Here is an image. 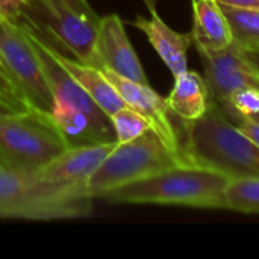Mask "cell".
Returning a JSON list of instances; mask_svg holds the SVG:
<instances>
[{
	"label": "cell",
	"instance_id": "d6986e66",
	"mask_svg": "<svg viewBox=\"0 0 259 259\" xmlns=\"http://www.w3.org/2000/svg\"><path fill=\"white\" fill-rule=\"evenodd\" d=\"M109 118L115 132V140L120 144L134 141L135 138H138L147 129L152 127L150 121L144 115H141L140 112H137L129 106L118 109Z\"/></svg>",
	"mask_w": 259,
	"mask_h": 259
},
{
	"label": "cell",
	"instance_id": "cb8c5ba5",
	"mask_svg": "<svg viewBox=\"0 0 259 259\" xmlns=\"http://www.w3.org/2000/svg\"><path fill=\"white\" fill-rule=\"evenodd\" d=\"M53 3H58L70 11H74L90 20H100V17L96 14V11L91 8L90 2L88 0H50Z\"/></svg>",
	"mask_w": 259,
	"mask_h": 259
},
{
	"label": "cell",
	"instance_id": "30bf717a",
	"mask_svg": "<svg viewBox=\"0 0 259 259\" xmlns=\"http://www.w3.org/2000/svg\"><path fill=\"white\" fill-rule=\"evenodd\" d=\"M199 58L203 64V77L208 83L211 100L215 103L225 105L238 90L259 88V73L237 44L232 42L219 52H199Z\"/></svg>",
	"mask_w": 259,
	"mask_h": 259
},
{
	"label": "cell",
	"instance_id": "44dd1931",
	"mask_svg": "<svg viewBox=\"0 0 259 259\" xmlns=\"http://www.w3.org/2000/svg\"><path fill=\"white\" fill-rule=\"evenodd\" d=\"M222 108V106H220ZM223 112H225V115L243 132V134H246L256 146L259 147V123L258 121H255V120H252V118H247V117H243V115H240V114H237V112H234V111H231V109H223Z\"/></svg>",
	"mask_w": 259,
	"mask_h": 259
},
{
	"label": "cell",
	"instance_id": "9a60e30c",
	"mask_svg": "<svg viewBox=\"0 0 259 259\" xmlns=\"http://www.w3.org/2000/svg\"><path fill=\"white\" fill-rule=\"evenodd\" d=\"M52 46V44H50ZM53 55L58 59V62L70 73V76L90 94V97L103 109V112L111 117L118 109L127 106L123 97L118 94L115 87L108 80V77L103 74L100 68L85 65L76 59H71L61 53L58 49L52 46Z\"/></svg>",
	"mask_w": 259,
	"mask_h": 259
},
{
	"label": "cell",
	"instance_id": "e0dca14e",
	"mask_svg": "<svg viewBox=\"0 0 259 259\" xmlns=\"http://www.w3.org/2000/svg\"><path fill=\"white\" fill-rule=\"evenodd\" d=\"M232 32V42L240 49L259 47V9L220 3Z\"/></svg>",
	"mask_w": 259,
	"mask_h": 259
},
{
	"label": "cell",
	"instance_id": "5bb4252c",
	"mask_svg": "<svg viewBox=\"0 0 259 259\" xmlns=\"http://www.w3.org/2000/svg\"><path fill=\"white\" fill-rule=\"evenodd\" d=\"M193 44L197 52H219L232 44V32L219 0H191Z\"/></svg>",
	"mask_w": 259,
	"mask_h": 259
},
{
	"label": "cell",
	"instance_id": "4316f807",
	"mask_svg": "<svg viewBox=\"0 0 259 259\" xmlns=\"http://www.w3.org/2000/svg\"><path fill=\"white\" fill-rule=\"evenodd\" d=\"M243 52H244L246 58L249 59V62L252 64V67L259 73V47H256V49H247V50H243Z\"/></svg>",
	"mask_w": 259,
	"mask_h": 259
},
{
	"label": "cell",
	"instance_id": "f1b7e54d",
	"mask_svg": "<svg viewBox=\"0 0 259 259\" xmlns=\"http://www.w3.org/2000/svg\"><path fill=\"white\" fill-rule=\"evenodd\" d=\"M0 70H2V71H5V68H3V64H2V61H0ZM5 73H6V71H5ZM6 74H8V73H6Z\"/></svg>",
	"mask_w": 259,
	"mask_h": 259
},
{
	"label": "cell",
	"instance_id": "8fae6325",
	"mask_svg": "<svg viewBox=\"0 0 259 259\" xmlns=\"http://www.w3.org/2000/svg\"><path fill=\"white\" fill-rule=\"evenodd\" d=\"M102 71L108 77V80L115 87V90L123 97L126 105L140 112L141 115H144L150 121L152 129L161 137V140L173 152L185 158L182 149V138L171 120L173 112L168 108L167 99L161 97L149 83H138L129 80L106 68H102Z\"/></svg>",
	"mask_w": 259,
	"mask_h": 259
},
{
	"label": "cell",
	"instance_id": "5b68a950",
	"mask_svg": "<svg viewBox=\"0 0 259 259\" xmlns=\"http://www.w3.org/2000/svg\"><path fill=\"white\" fill-rule=\"evenodd\" d=\"M184 164H188L185 158L173 152L150 127L134 141L117 143L90 176L85 193L90 199H100L111 190Z\"/></svg>",
	"mask_w": 259,
	"mask_h": 259
},
{
	"label": "cell",
	"instance_id": "3957f363",
	"mask_svg": "<svg viewBox=\"0 0 259 259\" xmlns=\"http://www.w3.org/2000/svg\"><path fill=\"white\" fill-rule=\"evenodd\" d=\"M231 178L223 173L184 164L111 190L100 199L111 203L226 209L225 190Z\"/></svg>",
	"mask_w": 259,
	"mask_h": 259
},
{
	"label": "cell",
	"instance_id": "9c48e42d",
	"mask_svg": "<svg viewBox=\"0 0 259 259\" xmlns=\"http://www.w3.org/2000/svg\"><path fill=\"white\" fill-rule=\"evenodd\" d=\"M115 146L117 141L70 147L29 178L42 187L71 190L87 196L85 187L90 176L99 168Z\"/></svg>",
	"mask_w": 259,
	"mask_h": 259
},
{
	"label": "cell",
	"instance_id": "ba28073f",
	"mask_svg": "<svg viewBox=\"0 0 259 259\" xmlns=\"http://www.w3.org/2000/svg\"><path fill=\"white\" fill-rule=\"evenodd\" d=\"M0 61L17 85L27 108L50 112L53 96L38 53L29 41L23 23L0 20Z\"/></svg>",
	"mask_w": 259,
	"mask_h": 259
},
{
	"label": "cell",
	"instance_id": "7a4b0ae2",
	"mask_svg": "<svg viewBox=\"0 0 259 259\" xmlns=\"http://www.w3.org/2000/svg\"><path fill=\"white\" fill-rule=\"evenodd\" d=\"M184 155L188 164L215 170L231 179L259 178V147L211 100L194 121H184Z\"/></svg>",
	"mask_w": 259,
	"mask_h": 259
},
{
	"label": "cell",
	"instance_id": "277c9868",
	"mask_svg": "<svg viewBox=\"0 0 259 259\" xmlns=\"http://www.w3.org/2000/svg\"><path fill=\"white\" fill-rule=\"evenodd\" d=\"M68 147L53 115L27 108L0 112V170L32 176Z\"/></svg>",
	"mask_w": 259,
	"mask_h": 259
},
{
	"label": "cell",
	"instance_id": "83f0119b",
	"mask_svg": "<svg viewBox=\"0 0 259 259\" xmlns=\"http://www.w3.org/2000/svg\"><path fill=\"white\" fill-rule=\"evenodd\" d=\"M247 118H252V120H255V121H258L259 123V114H256V115H252V117H247Z\"/></svg>",
	"mask_w": 259,
	"mask_h": 259
},
{
	"label": "cell",
	"instance_id": "52a82bcc",
	"mask_svg": "<svg viewBox=\"0 0 259 259\" xmlns=\"http://www.w3.org/2000/svg\"><path fill=\"white\" fill-rule=\"evenodd\" d=\"M23 21L59 52L64 49L73 53L76 61L96 67L94 47L99 20H90L50 0H26Z\"/></svg>",
	"mask_w": 259,
	"mask_h": 259
},
{
	"label": "cell",
	"instance_id": "603a6c76",
	"mask_svg": "<svg viewBox=\"0 0 259 259\" xmlns=\"http://www.w3.org/2000/svg\"><path fill=\"white\" fill-rule=\"evenodd\" d=\"M0 96L11 100V102H14V103H17V105H20V106L27 108V105L24 103L17 85L14 83V80L2 70H0Z\"/></svg>",
	"mask_w": 259,
	"mask_h": 259
},
{
	"label": "cell",
	"instance_id": "ffe728a7",
	"mask_svg": "<svg viewBox=\"0 0 259 259\" xmlns=\"http://www.w3.org/2000/svg\"><path fill=\"white\" fill-rule=\"evenodd\" d=\"M222 109H231L243 117H252L259 114V88L249 87L235 91Z\"/></svg>",
	"mask_w": 259,
	"mask_h": 259
},
{
	"label": "cell",
	"instance_id": "8992f818",
	"mask_svg": "<svg viewBox=\"0 0 259 259\" xmlns=\"http://www.w3.org/2000/svg\"><path fill=\"white\" fill-rule=\"evenodd\" d=\"M90 197L35 184L29 176L0 170V219L70 220L91 214Z\"/></svg>",
	"mask_w": 259,
	"mask_h": 259
},
{
	"label": "cell",
	"instance_id": "484cf974",
	"mask_svg": "<svg viewBox=\"0 0 259 259\" xmlns=\"http://www.w3.org/2000/svg\"><path fill=\"white\" fill-rule=\"evenodd\" d=\"M24 109H27V108L20 106V105L0 96V112H15V111H24Z\"/></svg>",
	"mask_w": 259,
	"mask_h": 259
},
{
	"label": "cell",
	"instance_id": "d4e9b609",
	"mask_svg": "<svg viewBox=\"0 0 259 259\" xmlns=\"http://www.w3.org/2000/svg\"><path fill=\"white\" fill-rule=\"evenodd\" d=\"M219 2L225 3V5H231V6L259 9V0H219Z\"/></svg>",
	"mask_w": 259,
	"mask_h": 259
},
{
	"label": "cell",
	"instance_id": "2e32d148",
	"mask_svg": "<svg viewBox=\"0 0 259 259\" xmlns=\"http://www.w3.org/2000/svg\"><path fill=\"white\" fill-rule=\"evenodd\" d=\"M167 103L173 115L182 121L200 118L211 105V94L205 77L191 70L175 76V85L167 97Z\"/></svg>",
	"mask_w": 259,
	"mask_h": 259
},
{
	"label": "cell",
	"instance_id": "f546056e",
	"mask_svg": "<svg viewBox=\"0 0 259 259\" xmlns=\"http://www.w3.org/2000/svg\"><path fill=\"white\" fill-rule=\"evenodd\" d=\"M23 2H26V0H23Z\"/></svg>",
	"mask_w": 259,
	"mask_h": 259
},
{
	"label": "cell",
	"instance_id": "7402d4cb",
	"mask_svg": "<svg viewBox=\"0 0 259 259\" xmlns=\"http://www.w3.org/2000/svg\"><path fill=\"white\" fill-rule=\"evenodd\" d=\"M23 0H0V20L11 23L23 21Z\"/></svg>",
	"mask_w": 259,
	"mask_h": 259
},
{
	"label": "cell",
	"instance_id": "4fadbf2b",
	"mask_svg": "<svg viewBox=\"0 0 259 259\" xmlns=\"http://www.w3.org/2000/svg\"><path fill=\"white\" fill-rule=\"evenodd\" d=\"M150 18H144L138 15L132 26L140 29L152 44V47L156 50L159 58L164 61V64L168 67L173 76H178L188 70L187 67V52L190 46L193 44V35L181 33L173 30L155 11V8L150 5Z\"/></svg>",
	"mask_w": 259,
	"mask_h": 259
},
{
	"label": "cell",
	"instance_id": "ac0fdd59",
	"mask_svg": "<svg viewBox=\"0 0 259 259\" xmlns=\"http://www.w3.org/2000/svg\"><path fill=\"white\" fill-rule=\"evenodd\" d=\"M225 208L243 214H259V178L231 179L225 190Z\"/></svg>",
	"mask_w": 259,
	"mask_h": 259
},
{
	"label": "cell",
	"instance_id": "7c38bea8",
	"mask_svg": "<svg viewBox=\"0 0 259 259\" xmlns=\"http://www.w3.org/2000/svg\"><path fill=\"white\" fill-rule=\"evenodd\" d=\"M94 61L96 68H106L129 80L149 83L141 61L126 33L124 23L117 14L99 20Z\"/></svg>",
	"mask_w": 259,
	"mask_h": 259
},
{
	"label": "cell",
	"instance_id": "6da1fadb",
	"mask_svg": "<svg viewBox=\"0 0 259 259\" xmlns=\"http://www.w3.org/2000/svg\"><path fill=\"white\" fill-rule=\"evenodd\" d=\"M21 23L29 41L39 56L53 96L52 115L68 147L117 141L111 118L58 62L50 42L26 21Z\"/></svg>",
	"mask_w": 259,
	"mask_h": 259
}]
</instances>
